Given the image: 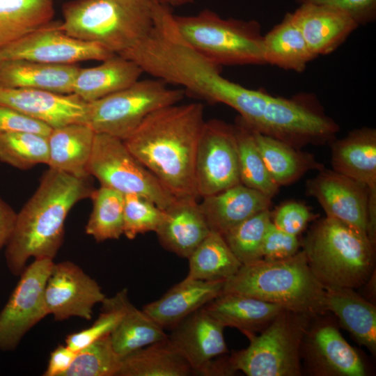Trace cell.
Returning <instances> with one entry per match:
<instances>
[{"label":"cell","mask_w":376,"mask_h":376,"mask_svg":"<svg viewBox=\"0 0 376 376\" xmlns=\"http://www.w3.org/2000/svg\"><path fill=\"white\" fill-rule=\"evenodd\" d=\"M161 2L172 6H181L193 1V0H159Z\"/></svg>","instance_id":"7dc6e473"},{"label":"cell","mask_w":376,"mask_h":376,"mask_svg":"<svg viewBox=\"0 0 376 376\" xmlns=\"http://www.w3.org/2000/svg\"><path fill=\"white\" fill-rule=\"evenodd\" d=\"M224 327L205 307L193 312L173 329L168 338L186 359L194 374L232 375L224 336Z\"/></svg>","instance_id":"7c38bea8"},{"label":"cell","mask_w":376,"mask_h":376,"mask_svg":"<svg viewBox=\"0 0 376 376\" xmlns=\"http://www.w3.org/2000/svg\"><path fill=\"white\" fill-rule=\"evenodd\" d=\"M166 84L158 79H139L123 89L87 102L84 123L96 134L124 141L148 115L184 98V89L170 88Z\"/></svg>","instance_id":"ba28073f"},{"label":"cell","mask_w":376,"mask_h":376,"mask_svg":"<svg viewBox=\"0 0 376 376\" xmlns=\"http://www.w3.org/2000/svg\"><path fill=\"white\" fill-rule=\"evenodd\" d=\"M271 222L272 212L267 209L244 220L223 235L242 265L262 259V244Z\"/></svg>","instance_id":"8d00e7d4"},{"label":"cell","mask_w":376,"mask_h":376,"mask_svg":"<svg viewBox=\"0 0 376 376\" xmlns=\"http://www.w3.org/2000/svg\"><path fill=\"white\" fill-rule=\"evenodd\" d=\"M299 246L297 235L283 231L272 221L263 238L262 259L277 260L290 258L299 251Z\"/></svg>","instance_id":"60d3db41"},{"label":"cell","mask_w":376,"mask_h":376,"mask_svg":"<svg viewBox=\"0 0 376 376\" xmlns=\"http://www.w3.org/2000/svg\"><path fill=\"white\" fill-rule=\"evenodd\" d=\"M52 128L9 107L0 104V134L32 132L48 136Z\"/></svg>","instance_id":"7bdbcfd3"},{"label":"cell","mask_w":376,"mask_h":376,"mask_svg":"<svg viewBox=\"0 0 376 376\" xmlns=\"http://www.w3.org/2000/svg\"><path fill=\"white\" fill-rule=\"evenodd\" d=\"M225 281L186 277L142 310L164 329H171L221 294Z\"/></svg>","instance_id":"ffe728a7"},{"label":"cell","mask_w":376,"mask_h":376,"mask_svg":"<svg viewBox=\"0 0 376 376\" xmlns=\"http://www.w3.org/2000/svg\"><path fill=\"white\" fill-rule=\"evenodd\" d=\"M0 104L13 108L52 128L84 123L87 102L75 94L0 86Z\"/></svg>","instance_id":"e0dca14e"},{"label":"cell","mask_w":376,"mask_h":376,"mask_svg":"<svg viewBox=\"0 0 376 376\" xmlns=\"http://www.w3.org/2000/svg\"><path fill=\"white\" fill-rule=\"evenodd\" d=\"M50 23L24 38L0 47L3 60L21 59L55 65L104 61L115 55L103 47L72 37Z\"/></svg>","instance_id":"9a60e30c"},{"label":"cell","mask_w":376,"mask_h":376,"mask_svg":"<svg viewBox=\"0 0 376 376\" xmlns=\"http://www.w3.org/2000/svg\"><path fill=\"white\" fill-rule=\"evenodd\" d=\"M182 38L198 53L219 65H265L261 27L256 20L224 19L210 10L176 16Z\"/></svg>","instance_id":"8992f818"},{"label":"cell","mask_w":376,"mask_h":376,"mask_svg":"<svg viewBox=\"0 0 376 376\" xmlns=\"http://www.w3.org/2000/svg\"><path fill=\"white\" fill-rule=\"evenodd\" d=\"M327 311L332 312L340 324L360 345L376 353V307L354 289H325Z\"/></svg>","instance_id":"d4e9b609"},{"label":"cell","mask_w":376,"mask_h":376,"mask_svg":"<svg viewBox=\"0 0 376 376\" xmlns=\"http://www.w3.org/2000/svg\"><path fill=\"white\" fill-rule=\"evenodd\" d=\"M155 233L161 245L188 258L211 230L194 197L176 198Z\"/></svg>","instance_id":"d6986e66"},{"label":"cell","mask_w":376,"mask_h":376,"mask_svg":"<svg viewBox=\"0 0 376 376\" xmlns=\"http://www.w3.org/2000/svg\"><path fill=\"white\" fill-rule=\"evenodd\" d=\"M297 3L331 6L350 15L359 25H366L376 18V0H295Z\"/></svg>","instance_id":"ee69618b"},{"label":"cell","mask_w":376,"mask_h":376,"mask_svg":"<svg viewBox=\"0 0 376 376\" xmlns=\"http://www.w3.org/2000/svg\"><path fill=\"white\" fill-rule=\"evenodd\" d=\"M203 198L199 205L209 228L222 235L253 215L269 209L272 200L241 183Z\"/></svg>","instance_id":"44dd1931"},{"label":"cell","mask_w":376,"mask_h":376,"mask_svg":"<svg viewBox=\"0 0 376 376\" xmlns=\"http://www.w3.org/2000/svg\"><path fill=\"white\" fill-rule=\"evenodd\" d=\"M47 136L32 132L0 134V162L21 170L47 164Z\"/></svg>","instance_id":"d590c367"},{"label":"cell","mask_w":376,"mask_h":376,"mask_svg":"<svg viewBox=\"0 0 376 376\" xmlns=\"http://www.w3.org/2000/svg\"><path fill=\"white\" fill-rule=\"evenodd\" d=\"M194 372L169 338L123 357L118 376H188Z\"/></svg>","instance_id":"4dcf8cb0"},{"label":"cell","mask_w":376,"mask_h":376,"mask_svg":"<svg viewBox=\"0 0 376 376\" xmlns=\"http://www.w3.org/2000/svg\"><path fill=\"white\" fill-rule=\"evenodd\" d=\"M315 217L306 205L297 201L285 203L272 212V221L276 227L297 236Z\"/></svg>","instance_id":"b9f144b4"},{"label":"cell","mask_w":376,"mask_h":376,"mask_svg":"<svg viewBox=\"0 0 376 376\" xmlns=\"http://www.w3.org/2000/svg\"><path fill=\"white\" fill-rule=\"evenodd\" d=\"M106 298L99 284L71 261L54 263L45 288L48 314L61 321L71 317L90 320L95 304Z\"/></svg>","instance_id":"2e32d148"},{"label":"cell","mask_w":376,"mask_h":376,"mask_svg":"<svg viewBox=\"0 0 376 376\" xmlns=\"http://www.w3.org/2000/svg\"><path fill=\"white\" fill-rule=\"evenodd\" d=\"M187 259L186 277L203 281H226L242 266L223 235L213 230Z\"/></svg>","instance_id":"d6a6232c"},{"label":"cell","mask_w":376,"mask_h":376,"mask_svg":"<svg viewBox=\"0 0 376 376\" xmlns=\"http://www.w3.org/2000/svg\"><path fill=\"white\" fill-rule=\"evenodd\" d=\"M109 299L123 312L120 321L110 333L112 345L121 358L168 338L162 327L130 301L127 289L120 290Z\"/></svg>","instance_id":"83f0119b"},{"label":"cell","mask_w":376,"mask_h":376,"mask_svg":"<svg viewBox=\"0 0 376 376\" xmlns=\"http://www.w3.org/2000/svg\"><path fill=\"white\" fill-rule=\"evenodd\" d=\"M54 261L38 258L24 269L0 312V350H15L23 336L46 315L45 288Z\"/></svg>","instance_id":"8fae6325"},{"label":"cell","mask_w":376,"mask_h":376,"mask_svg":"<svg viewBox=\"0 0 376 376\" xmlns=\"http://www.w3.org/2000/svg\"><path fill=\"white\" fill-rule=\"evenodd\" d=\"M90 177H77L49 168L31 198L17 213L5 257L10 272L19 276L30 258L53 260L63 242L68 214L91 197Z\"/></svg>","instance_id":"7a4b0ae2"},{"label":"cell","mask_w":376,"mask_h":376,"mask_svg":"<svg viewBox=\"0 0 376 376\" xmlns=\"http://www.w3.org/2000/svg\"><path fill=\"white\" fill-rule=\"evenodd\" d=\"M123 235L129 240L139 234L155 232L165 212L153 202L139 195H124Z\"/></svg>","instance_id":"f35d334b"},{"label":"cell","mask_w":376,"mask_h":376,"mask_svg":"<svg viewBox=\"0 0 376 376\" xmlns=\"http://www.w3.org/2000/svg\"><path fill=\"white\" fill-rule=\"evenodd\" d=\"M142 73L134 61L115 54L97 66L80 68L72 94L86 102H93L130 86Z\"/></svg>","instance_id":"4316f807"},{"label":"cell","mask_w":376,"mask_h":376,"mask_svg":"<svg viewBox=\"0 0 376 376\" xmlns=\"http://www.w3.org/2000/svg\"><path fill=\"white\" fill-rule=\"evenodd\" d=\"M234 126L239 160L240 183L270 198L279 191L256 144L251 129L239 117Z\"/></svg>","instance_id":"836d02e7"},{"label":"cell","mask_w":376,"mask_h":376,"mask_svg":"<svg viewBox=\"0 0 376 376\" xmlns=\"http://www.w3.org/2000/svg\"><path fill=\"white\" fill-rule=\"evenodd\" d=\"M52 0H0V47L52 22Z\"/></svg>","instance_id":"1f68e13d"},{"label":"cell","mask_w":376,"mask_h":376,"mask_svg":"<svg viewBox=\"0 0 376 376\" xmlns=\"http://www.w3.org/2000/svg\"><path fill=\"white\" fill-rule=\"evenodd\" d=\"M80 68L76 64L55 65L21 59L0 63V86L72 94Z\"/></svg>","instance_id":"cb8c5ba5"},{"label":"cell","mask_w":376,"mask_h":376,"mask_svg":"<svg viewBox=\"0 0 376 376\" xmlns=\"http://www.w3.org/2000/svg\"><path fill=\"white\" fill-rule=\"evenodd\" d=\"M3 61L2 58H1V54H0V63Z\"/></svg>","instance_id":"c3c4849f"},{"label":"cell","mask_w":376,"mask_h":376,"mask_svg":"<svg viewBox=\"0 0 376 376\" xmlns=\"http://www.w3.org/2000/svg\"><path fill=\"white\" fill-rule=\"evenodd\" d=\"M195 182L202 198L240 183L233 125L216 119L205 121L197 148Z\"/></svg>","instance_id":"4fadbf2b"},{"label":"cell","mask_w":376,"mask_h":376,"mask_svg":"<svg viewBox=\"0 0 376 376\" xmlns=\"http://www.w3.org/2000/svg\"><path fill=\"white\" fill-rule=\"evenodd\" d=\"M308 315L283 309L249 346L228 357L233 371L248 376H300L301 347L313 319Z\"/></svg>","instance_id":"52a82bcc"},{"label":"cell","mask_w":376,"mask_h":376,"mask_svg":"<svg viewBox=\"0 0 376 376\" xmlns=\"http://www.w3.org/2000/svg\"><path fill=\"white\" fill-rule=\"evenodd\" d=\"M155 0H73L63 4L66 34L122 55L150 31Z\"/></svg>","instance_id":"5b68a950"},{"label":"cell","mask_w":376,"mask_h":376,"mask_svg":"<svg viewBox=\"0 0 376 376\" xmlns=\"http://www.w3.org/2000/svg\"><path fill=\"white\" fill-rule=\"evenodd\" d=\"M290 14L315 58L336 50L359 26L345 12L329 6L300 4Z\"/></svg>","instance_id":"ac0fdd59"},{"label":"cell","mask_w":376,"mask_h":376,"mask_svg":"<svg viewBox=\"0 0 376 376\" xmlns=\"http://www.w3.org/2000/svg\"><path fill=\"white\" fill-rule=\"evenodd\" d=\"M205 123L202 104L178 103L148 115L123 142L173 196L198 198L195 162Z\"/></svg>","instance_id":"6da1fadb"},{"label":"cell","mask_w":376,"mask_h":376,"mask_svg":"<svg viewBox=\"0 0 376 376\" xmlns=\"http://www.w3.org/2000/svg\"><path fill=\"white\" fill-rule=\"evenodd\" d=\"M306 193L316 198L327 217L365 233L376 242V199L368 189L334 170L322 169L306 185Z\"/></svg>","instance_id":"30bf717a"},{"label":"cell","mask_w":376,"mask_h":376,"mask_svg":"<svg viewBox=\"0 0 376 376\" xmlns=\"http://www.w3.org/2000/svg\"><path fill=\"white\" fill-rule=\"evenodd\" d=\"M224 292L257 298L316 318L325 315V289L317 280L304 251L277 260L242 265L224 283Z\"/></svg>","instance_id":"3957f363"},{"label":"cell","mask_w":376,"mask_h":376,"mask_svg":"<svg viewBox=\"0 0 376 376\" xmlns=\"http://www.w3.org/2000/svg\"><path fill=\"white\" fill-rule=\"evenodd\" d=\"M90 198L93 208L86 233L97 242L119 239L123 235L124 194L100 186L93 190Z\"/></svg>","instance_id":"e575fe53"},{"label":"cell","mask_w":376,"mask_h":376,"mask_svg":"<svg viewBox=\"0 0 376 376\" xmlns=\"http://www.w3.org/2000/svg\"><path fill=\"white\" fill-rule=\"evenodd\" d=\"M314 318L304 336L301 359L304 368L315 376H365L363 361L339 331L334 320Z\"/></svg>","instance_id":"5bb4252c"},{"label":"cell","mask_w":376,"mask_h":376,"mask_svg":"<svg viewBox=\"0 0 376 376\" xmlns=\"http://www.w3.org/2000/svg\"><path fill=\"white\" fill-rule=\"evenodd\" d=\"M95 135L90 126L81 123L52 128L47 136L49 168L77 177H90L87 165Z\"/></svg>","instance_id":"484cf974"},{"label":"cell","mask_w":376,"mask_h":376,"mask_svg":"<svg viewBox=\"0 0 376 376\" xmlns=\"http://www.w3.org/2000/svg\"><path fill=\"white\" fill-rule=\"evenodd\" d=\"M102 304V313L92 326L66 337L65 345L72 350L77 352L110 334L120 321L123 312L118 306L107 297Z\"/></svg>","instance_id":"ab89813d"},{"label":"cell","mask_w":376,"mask_h":376,"mask_svg":"<svg viewBox=\"0 0 376 376\" xmlns=\"http://www.w3.org/2000/svg\"><path fill=\"white\" fill-rule=\"evenodd\" d=\"M251 130L266 168L279 187L297 181L310 170L324 168L311 154Z\"/></svg>","instance_id":"f546056e"},{"label":"cell","mask_w":376,"mask_h":376,"mask_svg":"<svg viewBox=\"0 0 376 376\" xmlns=\"http://www.w3.org/2000/svg\"><path fill=\"white\" fill-rule=\"evenodd\" d=\"M263 52L265 64L297 72L315 58L290 13L263 36Z\"/></svg>","instance_id":"f1b7e54d"},{"label":"cell","mask_w":376,"mask_h":376,"mask_svg":"<svg viewBox=\"0 0 376 376\" xmlns=\"http://www.w3.org/2000/svg\"><path fill=\"white\" fill-rule=\"evenodd\" d=\"M204 307L224 327L235 328L248 339L264 330L285 308L257 298L224 292Z\"/></svg>","instance_id":"603a6c76"},{"label":"cell","mask_w":376,"mask_h":376,"mask_svg":"<svg viewBox=\"0 0 376 376\" xmlns=\"http://www.w3.org/2000/svg\"><path fill=\"white\" fill-rule=\"evenodd\" d=\"M333 170L366 186L376 199V130L363 127L331 141Z\"/></svg>","instance_id":"7402d4cb"},{"label":"cell","mask_w":376,"mask_h":376,"mask_svg":"<svg viewBox=\"0 0 376 376\" xmlns=\"http://www.w3.org/2000/svg\"><path fill=\"white\" fill-rule=\"evenodd\" d=\"M17 212L0 196V249L6 246L13 233Z\"/></svg>","instance_id":"bcb514c9"},{"label":"cell","mask_w":376,"mask_h":376,"mask_svg":"<svg viewBox=\"0 0 376 376\" xmlns=\"http://www.w3.org/2000/svg\"><path fill=\"white\" fill-rule=\"evenodd\" d=\"M77 352L66 345H59L52 352L44 376H64L71 366Z\"/></svg>","instance_id":"f6af8a7d"},{"label":"cell","mask_w":376,"mask_h":376,"mask_svg":"<svg viewBox=\"0 0 376 376\" xmlns=\"http://www.w3.org/2000/svg\"><path fill=\"white\" fill-rule=\"evenodd\" d=\"M87 172L100 186L123 194H136L165 210L175 200L159 182L128 150L123 141L105 134L95 135Z\"/></svg>","instance_id":"9c48e42d"},{"label":"cell","mask_w":376,"mask_h":376,"mask_svg":"<svg viewBox=\"0 0 376 376\" xmlns=\"http://www.w3.org/2000/svg\"><path fill=\"white\" fill-rule=\"evenodd\" d=\"M302 251L324 289L359 288L375 270V245L367 235L334 218L326 217L313 225Z\"/></svg>","instance_id":"277c9868"},{"label":"cell","mask_w":376,"mask_h":376,"mask_svg":"<svg viewBox=\"0 0 376 376\" xmlns=\"http://www.w3.org/2000/svg\"><path fill=\"white\" fill-rule=\"evenodd\" d=\"M121 359L109 334L77 351L64 376H118Z\"/></svg>","instance_id":"74e56055"}]
</instances>
